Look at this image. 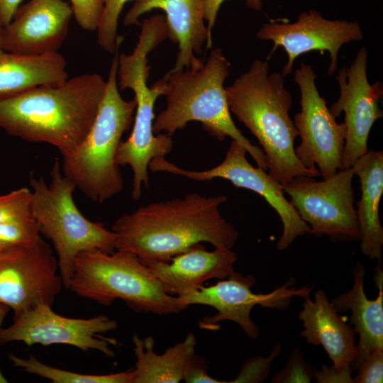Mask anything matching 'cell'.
<instances>
[{
	"instance_id": "cell-1",
	"label": "cell",
	"mask_w": 383,
	"mask_h": 383,
	"mask_svg": "<svg viewBox=\"0 0 383 383\" xmlns=\"http://www.w3.org/2000/svg\"><path fill=\"white\" fill-rule=\"evenodd\" d=\"M223 194L183 197L150 203L118 218L112 226L116 250L135 253L145 265L171 259L203 242L232 249L239 238L220 213Z\"/></svg>"
},
{
	"instance_id": "cell-2",
	"label": "cell",
	"mask_w": 383,
	"mask_h": 383,
	"mask_svg": "<svg viewBox=\"0 0 383 383\" xmlns=\"http://www.w3.org/2000/svg\"><path fill=\"white\" fill-rule=\"evenodd\" d=\"M106 86L101 75L84 74L0 101V128L26 141L48 143L62 156L70 154L87 136Z\"/></svg>"
},
{
	"instance_id": "cell-3",
	"label": "cell",
	"mask_w": 383,
	"mask_h": 383,
	"mask_svg": "<svg viewBox=\"0 0 383 383\" xmlns=\"http://www.w3.org/2000/svg\"><path fill=\"white\" fill-rule=\"evenodd\" d=\"M284 77L280 72L269 73L267 60H255L226 87L230 111L256 137L269 174L282 185L299 176L321 177L318 170L305 167L295 155L298 132L289 116L292 98Z\"/></svg>"
},
{
	"instance_id": "cell-4",
	"label": "cell",
	"mask_w": 383,
	"mask_h": 383,
	"mask_svg": "<svg viewBox=\"0 0 383 383\" xmlns=\"http://www.w3.org/2000/svg\"><path fill=\"white\" fill-rule=\"evenodd\" d=\"M231 64L219 48L213 50L200 67L184 71H169L167 82L166 108L153 123V133L172 135L188 123L199 121L210 135L223 141L230 137L241 144L257 167L267 170L263 150L254 145L235 125L231 115L223 84L228 77Z\"/></svg>"
},
{
	"instance_id": "cell-5",
	"label": "cell",
	"mask_w": 383,
	"mask_h": 383,
	"mask_svg": "<svg viewBox=\"0 0 383 383\" xmlns=\"http://www.w3.org/2000/svg\"><path fill=\"white\" fill-rule=\"evenodd\" d=\"M138 42L130 55H118V88L131 89L135 94L136 108L131 135L121 141L116 160L120 165H129L133 171L131 197L138 200L142 185L149 182V163L154 158L165 157L173 148L172 135L165 133L155 135L154 107L157 99L165 95L166 80L162 78L148 87L150 67L148 55L167 38L165 28L158 22L147 20L141 23Z\"/></svg>"
},
{
	"instance_id": "cell-6",
	"label": "cell",
	"mask_w": 383,
	"mask_h": 383,
	"mask_svg": "<svg viewBox=\"0 0 383 383\" xmlns=\"http://www.w3.org/2000/svg\"><path fill=\"white\" fill-rule=\"evenodd\" d=\"M118 51L115 53L106 90L94 123L84 140L73 152L62 155V172L91 200L102 203L119 194L123 179L116 160L123 134L131 128L136 101L119 93Z\"/></svg>"
},
{
	"instance_id": "cell-7",
	"label": "cell",
	"mask_w": 383,
	"mask_h": 383,
	"mask_svg": "<svg viewBox=\"0 0 383 383\" xmlns=\"http://www.w3.org/2000/svg\"><path fill=\"white\" fill-rule=\"evenodd\" d=\"M68 289L104 306L119 299L136 312L167 315L189 306L179 297L168 294L135 253L121 250L78 254Z\"/></svg>"
},
{
	"instance_id": "cell-8",
	"label": "cell",
	"mask_w": 383,
	"mask_h": 383,
	"mask_svg": "<svg viewBox=\"0 0 383 383\" xmlns=\"http://www.w3.org/2000/svg\"><path fill=\"white\" fill-rule=\"evenodd\" d=\"M50 176L48 185L43 177L30 174L31 214L40 234L52 243L63 286L68 289L77 255L94 250L113 252L116 235L80 212L73 198L76 186L63 174L57 159Z\"/></svg>"
},
{
	"instance_id": "cell-9",
	"label": "cell",
	"mask_w": 383,
	"mask_h": 383,
	"mask_svg": "<svg viewBox=\"0 0 383 383\" xmlns=\"http://www.w3.org/2000/svg\"><path fill=\"white\" fill-rule=\"evenodd\" d=\"M355 166L338 170L334 175L316 181L299 176L283 185L289 202L310 228V235H325L331 241L360 240L353 178Z\"/></svg>"
},
{
	"instance_id": "cell-10",
	"label": "cell",
	"mask_w": 383,
	"mask_h": 383,
	"mask_svg": "<svg viewBox=\"0 0 383 383\" xmlns=\"http://www.w3.org/2000/svg\"><path fill=\"white\" fill-rule=\"evenodd\" d=\"M316 76L312 66L304 63L294 73L301 95V111L293 121L301 143L294 152L305 167L318 170L326 179L342 170L346 130L344 123H337L320 95Z\"/></svg>"
},
{
	"instance_id": "cell-11",
	"label": "cell",
	"mask_w": 383,
	"mask_h": 383,
	"mask_svg": "<svg viewBox=\"0 0 383 383\" xmlns=\"http://www.w3.org/2000/svg\"><path fill=\"white\" fill-rule=\"evenodd\" d=\"M246 149L232 140L223 162L204 171L185 170L165 157L152 159L149 169L152 172H165L183 176L196 181H208L222 178L235 187L252 191L262 197L275 210L282 223V234L277 241L278 250H286L299 237L309 233L310 228L299 216L296 209L284 194L283 185L265 170L253 167L247 160Z\"/></svg>"
},
{
	"instance_id": "cell-12",
	"label": "cell",
	"mask_w": 383,
	"mask_h": 383,
	"mask_svg": "<svg viewBox=\"0 0 383 383\" xmlns=\"http://www.w3.org/2000/svg\"><path fill=\"white\" fill-rule=\"evenodd\" d=\"M62 286L57 260L42 237L0 250V303L14 315L40 305L52 306Z\"/></svg>"
},
{
	"instance_id": "cell-13",
	"label": "cell",
	"mask_w": 383,
	"mask_h": 383,
	"mask_svg": "<svg viewBox=\"0 0 383 383\" xmlns=\"http://www.w3.org/2000/svg\"><path fill=\"white\" fill-rule=\"evenodd\" d=\"M294 282L290 279L267 294H255L251 289L255 285V279L252 275L243 276L234 271L226 279L214 285L203 286L189 296L179 298L187 306L202 304L217 311L214 316L204 317L199 322L201 328L218 330L220 328L218 322L231 321L238 323L248 338L255 340L260 335V328L250 318V312L254 306L260 305L265 308L285 310L289 306L294 296L302 299L310 296L313 287L290 288Z\"/></svg>"
},
{
	"instance_id": "cell-14",
	"label": "cell",
	"mask_w": 383,
	"mask_h": 383,
	"mask_svg": "<svg viewBox=\"0 0 383 383\" xmlns=\"http://www.w3.org/2000/svg\"><path fill=\"white\" fill-rule=\"evenodd\" d=\"M117 327V322L105 315L73 318L56 313L52 306L40 305L15 314L13 323L1 329L0 343L21 341L28 346L66 344L83 351L96 350L113 357L114 353L109 345H117L118 342L99 334Z\"/></svg>"
},
{
	"instance_id": "cell-15",
	"label": "cell",
	"mask_w": 383,
	"mask_h": 383,
	"mask_svg": "<svg viewBox=\"0 0 383 383\" xmlns=\"http://www.w3.org/2000/svg\"><path fill=\"white\" fill-rule=\"evenodd\" d=\"M257 37L274 43L271 53L279 46L284 50L287 62L281 72L284 77L291 73L299 55L313 50L321 55L325 52L330 54L328 74L333 75L337 70L340 48L350 42L362 40L363 33L357 21L329 20L311 9L301 13L294 23L273 20L265 23Z\"/></svg>"
},
{
	"instance_id": "cell-16",
	"label": "cell",
	"mask_w": 383,
	"mask_h": 383,
	"mask_svg": "<svg viewBox=\"0 0 383 383\" xmlns=\"http://www.w3.org/2000/svg\"><path fill=\"white\" fill-rule=\"evenodd\" d=\"M367 51L363 46L350 67L338 72L336 79L340 89L337 101L329 108L335 118L345 113V139L342 157V170L353 166L369 150L370 130L383 112L379 101L383 95V84L369 83L367 76Z\"/></svg>"
},
{
	"instance_id": "cell-17",
	"label": "cell",
	"mask_w": 383,
	"mask_h": 383,
	"mask_svg": "<svg viewBox=\"0 0 383 383\" xmlns=\"http://www.w3.org/2000/svg\"><path fill=\"white\" fill-rule=\"evenodd\" d=\"M73 12L64 0H28L1 30L3 51L41 55L57 52L68 33Z\"/></svg>"
},
{
	"instance_id": "cell-18",
	"label": "cell",
	"mask_w": 383,
	"mask_h": 383,
	"mask_svg": "<svg viewBox=\"0 0 383 383\" xmlns=\"http://www.w3.org/2000/svg\"><path fill=\"white\" fill-rule=\"evenodd\" d=\"M205 0H135L123 18L126 26L140 25L138 18L154 9L162 10L165 15L167 38L178 44L179 51L174 67L170 71L200 67L204 62L194 53L200 54L206 42L212 46L211 35L204 23Z\"/></svg>"
},
{
	"instance_id": "cell-19",
	"label": "cell",
	"mask_w": 383,
	"mask_h": 383,
	"mask_svg": "<svg viewBox=\"0 0 383 383\" xmlns=\"http://www.w3.org/2000/svg\"><path fill=\"white\" fill-rule=\"evenodd\" d=\"M237 260L231 249L219 247L209 252L198 243L169 262H156L148 267L168 294L182 298L199 290L206 280L227 278L235 271Z\"/></svg>"
},
{
	"instance_id": "cell-20",
	"label": "cell",
	"mask_w": 383,
	"mask_h": 383,
	"mask_svg": "<svg viewBox=\"0 0 383 383\" xmlns=\"http://www.w3.org/2000/svg\"><path fill=\"white\" fill-rule=\"evenodd\" d=\"M304 300L298 316L304 328L300 335L311 345H321L338 372L351 368L357 355L352 326L338 314L323 289L315 292L313 300L310 296Z\"/></svg>"
},
{
	"instance_id": "cell-21",
	"label": "cell",
	"mask_w": 383,
	"mask_h": 383,
	"mask_svg": "<svg viewBox=\"0 0 383 383\" xmlns=\"http://www.w3.org/2000/svg\"><path fill=\"white\" fill-rule=\"evenodd\" d=\"M365 267L357 262L353 270V285L331 301L338 312L350 310L349 324L359 335L357 355L350 367L357 370L364 359L376 349L383 350V289L378 287L375 299H367L365 292Z\"/></svg>"
},
{
	"instance_id": "cell-22",
	"label": "cell",
	"mask_w": 383,
	"mask_h": 383,
	"mask_svg": "<svg viewBox=\"0 0 383 383\" xmlns=\"http://www.w3.org/2000/svg\"><path fill=\"white\" fill-rule=\"evenodd\" d=\"M360 182L361 196L356 204L360 230V250L371 260H381L383 228L379 206L383 193V152L368 150L354 165Z\"/></svg>"
},
{
	"instance_id": "cell-23",
	"label": "cell",
	"mask_w": 383,
	"mask_h": 383,
	"mask_svg": "<svg viewBox=\"0 0 383 383\" xmlns=\"http://www.w3.org/2000/svg\"><path fill=\"white\" fill-rule=\"evenodd\" d=\"M67 79L66 60L58 52L41 55L0 52V101Z\"/></svg>"
},
{
	"instance_id": "cell-24",
	"label": "cell",
	"mask_w": 383,
	"mask_h": 383,
	"mask_svg": "<svg viewBox=\"0 0 383 383\" xmlns=\"http://www.w3.org/2000/svg\"><path fill=\"white\" fill-rule=\"evenodd\" d=\"M133 343L137 360L132 383H177L183 380L184 367L195 354L197 342L195 335L189 333L162 355L155 353L151 336L143 340L134 334Z\"/></svg>"
},
{
	"instance_id": "cell-25",
	"label": "cell",
	"mask_w": 383,
	"mask_h": 383,
	"mask_svg": "<svg viewBox=\"0 0 383 383\" xmlns=\"http://www.w3.org/2000/svg\"><path fill=\"white\" fill-rule=\"evenodd\" d=\"M9 357L15 367L54 383H132L135 377L133 370L109 374H87L47 365L33 355L23 358L10 354Z\"/></svg>"
},
{
	"instance_id": "cell-26",
	"label": "cell",
	"mask_w": 383,
	"mask_h": 383,
	"mask_svg": "<svg viewBox=\"0 0 383 383\" xmlns=\"http://www.w3.org/2000/svg\"><path fill=\"white\" fill-rule=\"evenodd\" d=\"M129 1L131 0H103L104 9L96 29L97 43L110 53L115 54L123 40V37L117 33L118 22L125 4Z\"/></svg>"
},
{
	"instance_id": "cell-27",
	"label": "cell",
	"mask_w": 383,
	"mask_h": 383,
	"mask_svg": "<svg viewBox=\"0 0 383 383\" xmlns=\"http://www.w3.org/2000/svg\"><path fill=\"white\" fill-rule=\"evenodd\" d=\"M31 197V190L27 187L0 195V223L33 219Z\"/></svg>"
},
{
	"instance_id": "cell-28",
	"label": "cell",
	"mask_w": 383,
	"mask_h": 383,
	"mask_svg": "<svg viewBox=\"0 0 383 383\" xmlns=\"http://www.w3.org/2000/svg\"><path fill=\"white\" fill-rule=\"evenodd\" d=\"M40 237L34 219L0 223V250L28 244Z\"/></svg>"
},
{
	"instance_id": "cell-29",
	"label": "cell",
	"mask_w": 383,
	"mask_h": 383,
	"mask_svg": "<svg viewBox=\"0 0 383 383\" xmlns=\"http://www.w3.org/2000/svg\"><path fill=\"white\" fill-rule=\"evenodd\" d=\"M316 368L308 363L299 348H294L284 367L272 377V383H309L314 379Z\"/></svg>"
},
{
	"instance_id": "cell-30",
	"label": "cell",
	"mask_w": 383,
	"mask_h": 383,
	"mask_svg": "<svg viewBox=\"0 0 383 383\" xmlns=\"http://www.w3.org/2000/svg\"><path fill=\"white\" fill-rule=\"evenodd\" d=\"M282 350V345L276 343L268 357H254L248 359L240 368L237 377L228 382H261L265 381L269 374L272 362Z\"/></svg>"
},
{
	"instance_id": "cell-31",
	"label": "cell",
	"mask_w": 383,
	"mask_h": 383,
	"mask_svg": "<svg viewBox=\"0 0 383 383\" xmlns=\"http://www.w3.org/2000/svg\"><path fill=\"white\" fill-rule=\"evenodd\" d=\"M73 16L86 30H96L104 9L103 0H70Z\"/></svg>"
},
{
	"instance_id": "cell-32",
	"label": "cell",
	"mask_w": 383,
	"mask_h": 383,
	"mask_svg": "<svg viewBox=\"0 0 383 383\" xmlns=\"http://www.w3.org/2000/svg\"><path fill=\"white\" fill-rule=\"evenodd\" d=\"M353 383H382L383 382V350L371 352L359 365Z\"/></svg>"
},
{
	"instance_id": "cell-33",
	"label": "cell",
	"mask_w": 383,
	"mask_h": 383,
	"mask_svg": "<svg viewBox=\"0 0 383 383\" xmlns=\"http://www.w3.org/2000/svg\"><path fill=\"white\" fill-rule=\"evenodd\" d=\"M208 369L203 357L195 354L187 362L184 373L183 380L187 383H223L226 381H219L211 377L207 372Z\"/></svg>"
},
{
	"instance_id": "cell-34",
	"label": "cell",
	"mask_w": 383,
	"mask_h": 383,
	"mask_svg": "<svg viewBox=\"0 0 383 383\" xmlns=\"http://www.w3.org/2000/svg\"><path fill=\"white\" fill-rule=\"evenodd\" d=\"M226 0H205L204 3V20L207 22V28L211 35L218 11L222 4ZM247 6L255 11H260L262 7V0H245Z\"/></svg>"
},
{
	"instance_id": "cell-35",
	"label": "cell",
	"mask_w": 383,
	"mask_h": 383,
	"mask_svg": "<svg viewBox=\"0 0 383 383\" xmlns=\"http://www.w3.org/2000/svg\"><path fill=\"white\" fill-rule=\"evenodd\" d=\"M352 368L346 369L341 372H338L333 366L328 367L323 365L320 371L316 372L314 379L318 383H353L351 377Z\"/></svg>"
},
{
	"instance_id": "cell-36",
	"label": "cell",
	"mask_w": 383,
	"mask_h": 383,
	"mask_svg": "<svg viewBox=\"0 0 383 383\" xmlns=\"http://www.w3.org/2000/svg\"><path fill=\"white\" fill-rule=\"evenodd\" d=\"M23 0H0V24L4 27L9 24Z\"/></svg>"
},
{
	"instance_id": "cell-37",
	"label": "cell",
	"mask_w": 383,
	"mask_h": 383,
	"mask_svg": "<svg viewBox=\"0 0 383 383\" xmlns=\"http://www.w3.org/2000/svg\"><path fill=\"white\" fill-rule=\"evenodd\" d=\"M9 307L6 305L0 303V331L1 329L2 322L9 311ZM8 380L4 377L0 371V383H6Z\"/></svg>"
},
{
	"instance_id": "cell-38",
	"label": "cell",
	"mask_w": 383,
	"mask_h": 383,
	"mask_svg": "<svg viewBox=\"0 0 383 383\" xmlns=\"http://www.w3.org/2000/svg\"><path fill=\"white\" fill-rule=\"evenodd\" d=\"M1 26L0 24V52L2 51L1 47Z\"/></svg>"
}]
</instances>
